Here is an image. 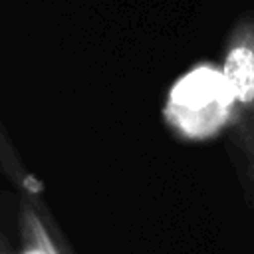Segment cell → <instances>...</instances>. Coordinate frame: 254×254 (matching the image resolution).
<instances>
[{
    "instance_id": "cell-1",
    "label": "cell",
    "mask_w": 254,
    "mask_h": 254,
    "mask_svg": "<svg viewBox=\"0 0 254 254\" xmlns=\"http://www.w3.org/2000/svg\"><path fill=\"white\" fill-rule=\"evenodd\" d=\"M222 79L230 103V147L246 200L254 206V16L244 14L232 26L224 56Z\"/></svg>"
},
{
    "instance_id": "cell-2",
    "label": "cell",
    "mask_w": 254,
    "mask_h": 254,
    "mask_svg": "<svg viewBox=\"0 0 254 254\" xmlns=\"http://www.w3.org/2000/svg\"><path fill=\"white\" fill-rule=\"evenodd\" d=\"M46 246H48V254H71L69 248H65L64 238L60 234V230L56 228V224L52 222V218H48V230H46Z\"/></svg>"
},
{
    "instance_id": "cell-3",
    "label": "cell",
    "mask_w": 254,
    "mask_h": 254,
    "mask_svg": "<svg viewBox=\"0 0 254 254\" xmlns=\"http://www.w3.org/2000/svg\"><path fill=\"white\" fill-rule=\"evenodd\" d=\"M0 254H12V248H10V242L6 238V234L2 232L0 228Z\"/></svg>"
}]
</instances>
